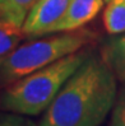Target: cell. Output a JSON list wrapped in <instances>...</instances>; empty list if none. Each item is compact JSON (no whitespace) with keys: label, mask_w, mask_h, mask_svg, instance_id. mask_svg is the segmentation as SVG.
<instances>
[{"label":"cell","mask_w":125,"mask_h":126,"mask_svg":"<svg viewBox=\"0 0 125 126\" xmlns=\"http://www.w3.org/2000/svg\"><path fill=\"white\" fill-rule=\"evenodd\" d=\"M116 97V75L101 54L89 52L43 112L40 126H100Z\"/></svg>","instance_id":"1"},{"label":"cell","mask_w":125,"mask_h":126,"mask_svg":"<svg viewBox=\"0 0 125 126\" xmlns=\"http://www.w3.org/2000/svg\"><path fill=\"white\" fill-rule=\"evenodd\" d=\"M89 52L82 48L9 84L0 94V110L23 116L45 112Z\"/></svg>","instance_id":"2"},{"label":"cell","mask_w":125,"mask_h":126,"mask_svg":"<svg viewBox=\"0 0 125 126\" xmlns=\"http://www.w3.org/2000/svg\"><path fill=\"white\" fill-rule=\"evenodd\" d=\"M88 41L87 31H73L23 43L4 57L0 65V87H8L28 74L77 52Z\"/></svg>","instance_id":"3"},{"label":"cell","mask_w":125,"mask_h":126,"mask_svg":"<svg viewBox=\"0 0 125 126\" xmlns=\"http://www.w3.org/2000/svg\"><path fill=\"white\" fill-rule=\"evenodd\" d=\"M70 1L71 0H37L22 27L26 37L35 38L50 34L51 29L67 13Z\"/></svg>","instance_id":"4"},{"label":"cell","mask_w":125,"mask_h":126,"mask_svg":"<svg viewBox=\"0 0 125 126\" xmlns=\"http://www.w3.org/2000/svg\"><path fill=\"white\" fill-rule=\"evenodd\" d=\"M105 3V0H71L67 13L50 33L78 31L97 16Z\"/></svg>","instance_id":"5"},{"label":"cell","mask_w":125,"mask_h":126,"mask_svg":"<svg viewBox=\"0 0 125 126\" xmlns=\"http://www.w3.org/2000/svg\"><path fill=\"white\" fill-rule=\"evenodd\" d=\"M101 55L120 83L125 84V32L110 36L102 42Z\"/></svg>","instance_id":"6"},{"label":"cell","mask_w":125,"mask_h":126,"mask_svg":"<svg viewBox=\"0 0 125 126\" xmlns=\"http://www.w3.org/2000/svg\"><path fill=\"white\" fill-rule=\"evenodd\" d=\"M102 22L110 36L125 32V0H110L104 10Z\"/></svg>","instance_id":"7"},{"label":"cell","mask_w":125,"mask_h":126,"mask_svg":"<svg viewBox=\"0 0 125 126\" xmlns=\"http://www.w3.org/2000/svg\"><path fill=\"white\" fill-rule=\"evenodd\" d=\"M36 1L37 0H0V19L23 27L28 13Z\"/></svg>","instance_id":"8"},{"label":"cell","mask_w":125,"mask_h":126,"mask_svg":"<svg viewBox=\"0 0 125 126\" xmlns=\"http://www.w3.org/2000/svg\"><path fill=\"white\" fill-rule=\"evenodd\" d=\"M24 37L26 34L22 27L0 19V59L6 57L13 50H16Z\"/></svg>","instance_id":"9"},{"label":"cell","mask_w":125,"mask_h":126,"mask_svg":"<svg viewBox=\"0 0 125 126\" xmlns=\"http://www.w3.org/2000/svg\"><path fill=\"white\" fill-rule=\"evenodd\" d=\"M110 126H125V84L117 92L114 108L111 111Z\"/></svg>","instance_id":"10"},{"label":"cell","mask_w":125,"mask_h":126,"mask_svg":"<svg viewBox=\"0 0 125 126\" xmlns=\"http://www.w3.org/2000/svg\"><path fill=\"white\" fill-rule=\"evenodd\" d=\"M0 126H37L29 118L23 117V115L13 113L0 116Z\"/></svg>","instance_id":"11"},{"label":"cell","mask_w":125,"mask_h":126,"mask_svg":"<svg viewBox=\"0 0 125 126\" xmlns=\"http://www.w3.org/2000/svg\"><path fill=\"white\" fill-rule=\"evenodd\" d=\"M3 60H4V59H0V65H1V63H3Z\"/></svg>","instance_id":"12"},{"label":"cell","mask_w":125,"mask_h":126,"mask_svg":"<svg viewBox=\"0 0 125 126\" xmlns=\"http://www.w3.org/2000/svg\"><path fill=\"white\" fill-rule=\"evenodd\" d=\"M105 1H106V3H107V1H110V0H105Z\"/></svg>","instance_id":"13"}]
</instances>
